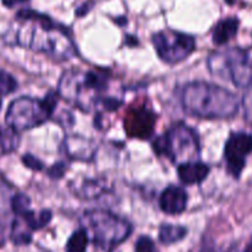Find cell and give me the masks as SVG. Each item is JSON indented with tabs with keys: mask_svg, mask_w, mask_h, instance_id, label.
I'll return each mask as SVG.
<instances>
[{
	"mask_svg": "<svg viewBox=\"0 0 252 252\" xmlns=\"http://www.w3.org/2000/svg\"><path fill=\"white\" fill-rule=\"evenodd\" d=\"M1 105H2V96L0 95V110H1Z\"/></svg>",
	"mask_w": 252,
	"mask_h": 252,
	"instance_id": "32",
	"label": "cell"
},
{
	"mask_svg": "<svg viewBox=\"0 0 252 252\" xmlns=\"http://www.w3.org/2000/svg\"><path fill=\"white\" fill-rule=\"evenodd\" d=\"M153 145L158 155L176 164L196 160L201 150L196 132L185 123L172 126L166 133L157 138Z\"/></svg>",
	"mask_w": 252,
	"mask_h": 252,
	"instance_id": "7",
	"label": "cell"
},
{
	"mask_svg": "<svg viewBox=\"0 0 252 252\" xmlns=\"http://www.w3.org/2000/svg\"><path fill=\"white\" fill-rule=\"evenodd\" d=\"M153 44L158 56L167 64L185 61L196 49V39L174 30H164L153 36Z\"/></svg>",
	"mask_w": 252,
	"mask_h": 252,
	"instance_id": "8",
	"label": "cell"
},
{
	"mask_svg": "<svg viewBox=\"0 0 252 252\" xmlns=\"http://www.w3.org/2000/svg\"><path fill=\"white\" fill-rule=\"evenodd\" d=\"M80 221L86 233L91 234L94 245L105 251L113 250L125 243L133 231L129 221L103 209L86 211Z\"/></svg>",
	"mask_w": 252,
	"mask_h": 252,
	"instance_id": "4",
	"label": "cell"
},
{
	"mask_svg": "<svg viewBox=\"0 0 252 252\" xmlns=\"http://www.w3.org/2000/svg\"><path fill=\"white\" fill-rule=\"evenodd\" d=\"M239 30V20L236 17H226L216 25L213 30V42L217 46L226 44L236 36Z\"/></svg>",
	"mask_w": 252,
	"mask_h": 252,
	"instance_id": "15",
	"label": "cell"
},
{
	"mask_svg": "<svg viewBox=\"0 0 252 252\" xmlns=\"http://www.w3.org/2000/svg\"><path fill=\"white\" fill-rule=\"evenodd\" d=\"M244 112H245V118L250 125H252V88L246 93L243 100Z\"/></svg>",
	"mask_w": 252,
	"mask_h": 252,
	"instance_id": "23",
	"label": "cell"
},
{
	"mask_svg": "<svg viewBox=\"0 0 252 252\" xmlns=\"http://www.w3.org/2000/svg\"><path fill=\"white\" fill-rule=\"evenodd\" d=\"M157 122V115L147 107H134L128 112L125 128L128 135L145 139L153 134Z\"/></svg>",
	"mask_w": 252,
	"mask_h": 252,
	"instance_id": "10",
	"label": "cell"
},
{
	"mask_svg": "<svg viewBox=\"0 0 252 252\" xmlns=\"http://www.w3.org/2000/svg\"><path fill=\"white\" fill-rule=\"evenodd\" d=\"M22 162L25 164V166H27L31 170H34V171H39V170L43 169V164L31 154H25L22 157Z\"/></svg>",
	"mask_w": 252,
	"mask_h": 252,
	"instance_id": "24",
	"label": "cell"
},
{
	"mask_svg": "<svg viewBox=\"0 0 252 252\" xmlns=\"http://www.w3.org/2000/svg\"><path fill=\"white\" fill-rule=\"evenodd\" d=\"M89 245V234L81 226L74 231L68 239L65 245V252H86Z\"/></svg>",
	"mask_w": 252,
	"mask_h": 252,
	"instance_id": "18",
	"label": "cell"
},
{
	"mask_svg": "<svg viewBox=\"0 0 252 252\" xmlns=\"http://www.w3.org/2000/svg\"><path fill=\"white\" fill-rule=\"evenodd\" d=\"M201 252H221V251H218L216 248H213V246H204V248L201 250Z\"/></svg>",
	"mask_w": 252,
	"mask_h": 252,
	"instance_id": "29",
	"label": "cell"
},
{
	"mask_svg": "<svg viewBox=\"0 0 252 252\" xmlns=\"http://www.w3.org/2000/svg\"><path fill=\"white\" fill-rule=\"evenodd\" d=\"M107 89V76L96 71H64L59 80L58 94L74 107L85 112L102 105V94Z\"/></svg>",
	"mask_w": 252,
	"mask_h": 252,
	"instance_id": "3",
	"label": "cell"
},
{
	"mask_svg": "<svg viewBox=\"0 0 252 252\" xmlns=\"http://www.w3.org/2000/svg\"><path fill=\"white\" fill-rule=\"evenodd\" d=\"M180 181L184 185L191 186V185H198L207 179L209 174V166L204 162L192 160L179 164L177 167Z\"/></svg>",
	"mask_w": 252,
	"mask_h": 252,
	"instance_id": "12",
	"label": "cell"
},
{
	"mask_svg": "<svg viewBox=\"0 0 252 252\" xmlns=\"http://www.w3.org/2000/svg\"><path fill=\"white\" fill-rule=\"evenodd\" d=\"M19 145V137L11 128L0 127V157L14 152Z\"/></svg>",
	"mask_w": 252,
	"mask_h": 252,
	"instance_id": "19",
	"label": "cell"
},
{
	"mask_svg": "<svg viewBox=\"0 0 252 252\" xmlns=\"http://www.w3.org/2000/svg\"><path fill=\"white\" fill-rule=\"evenodd\" d=\"M57 101L58 96L54 93H49L43 100L29 96L16 98L7 108L5 117L7 127L19 133L43 125L53 115Z\"/></svg>",
	"mask_w": 252,
	"mask_h": 252,
	"instance_id": "5",
	"label": "cell"
},
{
	"mask_svg": "<svg viewBox=\"0 0 252 252\" xmlns=\"http://www.w3.org/2000/svg\"><path fill=\"white\" fill-rule=\"evenodd\" d=\"M208 68L213 75L230 80L238 88L252 85V58L245 49L233 47L211 54Z\"/></svg>",
	"mask_w": 252,
	"mask_h": 252,
	"instance_id": "6",
	"label": "cell"
},
{
	"mask_svg": "<svg viewBox=\"0 0 252 252\" xmlns=\"http://www.w3.org/2000/svg\"><path fill=\"white\" fill-rule=\"evenodd\" d=\"M244 252H252V238H251V240L249 241L248 245H246L245 251H244Z\"/></svg>",
	"mask_w": 252,
	"mask_h": 252,
	"instance_id": "30",
	"label": "cell"
},
{
	"mask_svg": "<svg viewBox=\"0 0 252 252\" xmlns=\"http://www.w3.org/2000/svg\"><path fill=\"white\" fill-rule=\"evenodd\" d=\"M32 233L33 231L26 225L22 220L15 217L11 224V230H10V240L16 246H26L31 244Z\"/></svg>",
	"mask_w": 252,
	"mask_h": 252,
	"instance_id": "16",
	"label": "cell"
},
{
	"mask_svg": "<svg viewBox=\"0 0 252 252\" xmlns=\"http://www.w3.org/2000/svg\"><path fill=\"white\" fill-rule=\"evenodd\" d=\"M181 103L189 115L209 120L230 118L239 111L235 94L206 81H194L185 86Z\"/></svg>",
	"mask_w": 252,
	"mask_h": 252,
	"instance_id": "2",
	"label": "cell"
},
{
	"mask_svg": "<svg viewBox=\"0 0 252 252\" xmlns=\"http://www.w3.org/2000/svg\"><path fill=\"white\" fill-rule=\"evenodd\" d=\"M65 153L69 158L76 160H90L95 154V144L81 137H68L64 142Z\"/></svg>",
	"mask_w": 252,
	"mask_h": 252,
	"instance_id": "14",
	"label": "cell"
},
{
	"mask_svg": "<svg viewBox=\"0 0 252 252\" xmlns=\"http://www.w3.org/2000/svg\"><path fill=\"white\" fill-rule=\"evenodd\" d=\"M1 1L6 7H14L16 6V5L26 4V2H29L30 0H1Z\"/></svg>",
	"mask_w": 252,
	"mask_h": 252,
	"instance_id": "26",
	"label": "cell"
},
{
	"mask_svg": "<svg viewBox=\"0 0 252 252\" xmlns=\"http://www.w3.org/2000/svg\"><path fill=\"white\" fill-rule=\"evenodd\" d=\"M89 10H90V7H89V5H88V4H84L83 6L80 7V9H78V11H76V14H78L79 16H81V15L86 14V12H88Z\"/></svg>",
	"mask_w": 252,
	"mask_h": 252,
	"instance_id": "27",
	"label": "cell"
},
{
	"mask_svg": "<svg viewBox=\"0 0 252 252\" xmlns=\"http://www.w3.org/2000/svg\"><path fill=\"white\" fill-rule=\"evenodd\" d=\"M64 172H65V165H64V162L54 164L53 166L48 170V175L52 179H61V177H63Z\"/></svg>",
	"mask_w": 252,
	"mask_h": 252,
	"instance_id": "25",
	"label": "cell"
},
{
	"mask_svg": "<svg viewBox=\"0 0 252 252\" xmlns=\"http://www.w3.org/2000/svg\"><path fill=\"white\" fill-rule=\"evenodd\" d=\"M17 89V81L11 74L0 69V95L6 96Z\"/></svg>",
	"mask_w": 252,
	"mask_h": 252,
	"instance_id": "20",
	"label": "cell"
},
{
	"mask_svg": "<svg viewBox=\"0 0 252 252\" xmlns=\"http://www.w3.org/2000/svg\"><path fill=\"white\" fill-rule=\"evenodd\" d=\"M225 1L228 2V4L231 5V4H234V2H235V0H225Z\"/></svg>",
	"mask_w": 252,
	"mask_h": 252,
	"instance_id": "31",
	"label": "cell"
},
{
	"mask_svg": "<svg viewBox=\"0 0 252 252\" xmlns=\"http://www.w3.org/2000/svg\"><path fill=\"white\" fill-rule=\"evenodd\" d=\"M187 197L186 191L180 186H171L166 187L161 192L159 198L160 208L164 213L170 214V216H177L185 212L187 207Z\"/></svg>",
	"mask_w": 252,
	"mask_h": 252,
	"instance_id": "11",
	"label": "cell"
},
{
	"mask_svg": "<svg viewBox=\"0 0 252 252\" xmlns=\"http://www.w3.org/2000/svg\"><path fill=\"white\" fill-rule=\"evenodd\" d=\"M16 19L29 22V26H24L17 32L19 44L57 59L75 56L76 48L66 29L57 25L49 16L31 9H22L16 14Z\"/></svg>",
	"mask_w": 252,
	"mask_h": 252,
	"instance_id": "1",
	"label": "cell"
},
{
	"mask_svg": "<svg viewBox=\"0 0 252 252\" xmlns=\"http://www.w3.org/2000/svg\"><path fill=\"white\" fill-rule=\"evenodd\" d=\"M30 208H31V199L26 194L17 193L11 198V211L14 212L15 216H19Z\"/></svg>",
	"mask_w": 252,
	"mask_h": 252,
	"instance_id": "21",
	"label": "cell"
},
{
	"mask_svg": "<svg viewBox=\"0 0 252 252\" xmlns=\"http://www.w3.org/2000/svg\"><path fill=\"white\" fill-rule=\"evenodd\" d=\"M134 251L135 252H159L157 249V245L153 241V239L150 236L143 235L139 236V239L137 240L134 245Z\"/></svg>",
	"mask_w": 252,
	"mask_h": 252,
	"instance_id": "22",
	"label": "cell"
},
{
	"mask_svg": "<svg viewBox=\"0 0 252 252\" xmlns=\"http://www.w3.org/2000/svg\"><path fill=\"white\" fill-rule=\"evenodd\" d=\"M5 244V234H4V228H2L1 223H0V248L4 246Z\"/></svg>",
	"mask_w": 252,
	"mask_h": 252,
	"instance_id": "28",
	"label": "cell"
},
{
	"mask_svg": "<svg viewBox=\"0 0 252 252\" xmlns=\"http://www.w3.org/2000/svg\"><path fill=\"white\" fill-rule=\"evenodd\" d=\"M71 192L81 199H96L107 192V182L103 179H84L74 181Z\"/></svg>",
	"mask_w": 252,
	"mask_h": 252,
	"instance_id": "13",
	"label": "cell"
},
{
	"mask_svg": "<svg viewBox=\"0 0 252 252\" xmlns=\"http://www.w3.org/2000/svg\"><path fill=\"white\" fill-rule=\"evenodd\" d=\"M252 153V135L244 132L231 133L224 148L226 169L234 177L239 179L245 169L246 160Z\"/></svg>",
	"mask_w": 252,
	"mask_h": 252,
	"instance_id": "9",
	"label": "cell"
},
{
	"mask_svg": "<svg viewBox=\"0 0 252 252\" xmlns=\"http://www.w3.org/2000/svg\"><path fill=\"white\" fill-rule=\"evenodd\" d=\"M187 235V229L181 225L162 224L159 230V241L164 245H172L184 240Z\"/></svg>",
	"mask_w": 252,
	"mask_h": 252,
	"instance_id": "17",
	"label": "cell"
}]
</instances>
